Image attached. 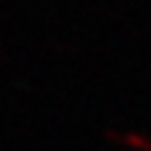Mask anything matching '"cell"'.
<instances>
[{"instance_id":"obj_1","label":"cell","mask_w":151,"mask_h":151,"mask_svg":"<svg viewBox=\"0 0 151 151\" xmlns=\"http://www.w3.org/2000/svg\"><path fill=\"white\" fill-rule=\"evenodd\" d=\"M106 139L124 146L127 151H151V136L139 131H106Z\"/></svg>"},{"instance_id":"obj_2","label":"cell","mask_w":151,"mask_h":151,"mask_svg":"<svg viewBox=\"0 0 151 151\" xmlns=\"http://www.w3.org/2000/svg\"><path fill=\"white\" fill-rule=\"evenodd\" d=\"M124 151H127V149H124Z\"/></svg>"}]
</instances>
